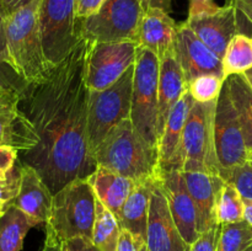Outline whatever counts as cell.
<instances>
[{
  "instance_id": "obj_1",
  "label": "cell",
  "mask_w": 252,
  "mask_h": 251,
  "mask_svg": "<svg viewBox=\"0 0 252 251\" xmlns=\"http://www.w3.org/2000/svg\"><path fill=\"white\" fill-rule=\"evenodd\" d=\"M88 46L89 39L81 37L44 80L27 86L21 101L39 143L22 152L20 162L33 167L53 194L74 180L89 179L97 169L88 135Z\"/></svg>"
},
{
  "instance_id": "obj_2",
  "label": "cell",
  "mask_w": 252,
  "mask_h": 251,
  "mask_svg": "<svg viewBox=\"0 0 252 251\" xmlns=\"http://www.w3.org/2000/svg\"><path fill=\"white\" fill-rule=\"evenodd\" d=\"M97 166L134 181L159 175V155L138 134L130 118L116 126L95 152Z\"/></svg>"
},
{
  "instance_id": "obj_3",
  "label": "cell",
  "mask_w": 252,
  "mask_h": 251,
  "mask_svg": "<svg viewBox=\"0 0 252 251\" xmlns=\"http://www.w3.org/2000/svg\"><path fill=\"white\" fill-rule=\"evenodd\" d=\"M42 0H32L4 17L11 65L29 85L44 80L51 66L46 61L39 32L38 14Z\"/></svg>"
},
{
  "instance_id": "obj_4",
  "label": "cell",
  "mask_w": 252,
  "mask_h": 251,
  "mask_svg": "<svg viewBox=\"0 0 252 251\" xmlns=\"http://www.w3.org/2000/svg\"><path fill=\"white\" fill-rule=\"evenodd\" d=\"M96 194L89 179H78L53 194L44 243L63 244L76 236L93 238Z\"/></svg>"
},
{
  "instance_id": "obj_5",
  "label": "cell",
  "mask_w": 252,
  "mask_h": 251,
  "mask_svg": "<svg viewBox=\"0 0 252 251\" xmlns=\"http://www.w3.org/2000/svg\"><path fill=\"white\" fill-rule=\"evenodd\" d=\"M216 110L217 100L211 102L194 101L192 105L182 137V171L211 175L220 172L214 134Z\"/></svg>"
},
{
  "instance_id": "obj_6",
  "label": "cell",
  "mask_w": 252,
  "mask_h": 251,
  "mask_svg": "<svg viewBox=\"0 0 252 251\" xmlns=\"http://www.w3.org/2000/svg\"><path fill=\"white\" fill-rule=\"evenodd\" d=\"M160 61L153 52L138 46L133 76L130 121L138 134L158 149V91Z\"/></svg>"
},
{
  "instance_id": "obj_7",
  "label": "cell",
  "mask_w": 252,
  "mask_h": 251,
  "mask_svg": "<svg viewBox=\"0 0 252 251\" xmlns=\"http://www.w3.org/2000/svg\"><path fill=\"white\" fill-rule=\"evenodd\" d=\"M134 65L113 85L100 91H89L88 135L91 152H95L108 133L122 121L130 118Z\"/></svg>"
},
{
  "instance_id": "obj_8",
  "label": "cell",
  "mask_w": 252,
  "mask_h": 251,
  "mask_svg": "<svg viewBox=\"0 0 252 251\" xmlns=\"http://www.w3.org/2000/svg\"><path fill=\"white\" fill-rule=\"evenodd\" d=\"M38 24L44 57L48 65L54 68L81 38L75 0H42Z\"/></svg>"
},
{
  "instance_id": "obj_9",
  "label": "cell",
  "mask_w": 252,
  "mask_h": 251,
  "mask_svg": "<svg viewBox=\"0 0 252 251\" xmlns=\"http://www.w3.org/2000/svg\"><path fill=\"white\" fill-rule=\"evenodd\" d=\"M143 14L139 0H106L98 11L79 20V33L91 42H135Z\"/></svg>"
},
{
  "instance_id": "obj_10",
  "label": "cell",
  "mask_w": 252,
  "mask_h": 251,
  "mask_svg": "<svg viewBox=\"0 0 252 251\" xmlns=\"http://www.w3.org/2000/svg\"><path fill=\"white\" fill-rule=\"evenodd\" d=\"M137 42H91L89 41L85 58V83L89 91L110 88L137 58Z\"/></svg>"
},
{
  "instance_id": "obj_11",
  "label": "cell",
  "mask_w": 252,
  "mask_h": 251,
  "mask_svg": "<svg viewBox=\"0 0 252 251\" xmlns=\"http://www.w3.org/2000/svg\"><path fill=\"white\" fill-rule=\"evenodd\" d=\"M214 134L220 170L241 166L249 162L250 153L246 147L243 128L226 80L217 98Z\"/></svg>"
},
{
  "instance_id": "obj_12",
  "label": "cell",
  "mask_w": 252,
  "mask_h": 251,
  "mask_svg": "<svg viewBox=\"0 0 252 251\" xmlns=\"http://www.w3.org/2000/svg\"><path fill=\"white\" fill-rule=\"evenodd\" d=\"M25 94L0 88V147L27 152L39 143V137L26 113L20 108Z\"/></svg>"
},
{
  "instance_id": "obj_13",
  "label": "cell",
  "mask_w": 252,
  "mask_h": 251,
  "mask_svg": "<svg viewBox=\"0 0 252 251\" xmlns=\"http://www.w3.org/2000/svg\"><path fill=\"white\" fill-rule=\"evenodd\" d=\"M148 251H189L170 212L169 203L157 177L150 197L147 228Z\"/></svg>"
},
{
  "instance_id": "obj_14",
  "label": "cell",
  "mask_w": 252,
  "mask_h": 251,
  "mask_svg": "<svg viewBox=\"0 0 252 251\" xmlns=\"http://www.w3.org/2000/svg\"><path fill=\"white\" fill-rule=\"evenodd\" d=\"M159 182L169 203L170 212L180 234L189 245L201 235L194 202L189 194L181 170L172 169L159 172Z\"/></svg>"
},
{
  "instance_id": "obj_15",
  "label": "cell",
  "mask_w": 252,
  "mask_h": 251,
  "mask_svg": "<svg viewBox=\"0 0 252 251\" xmlns=\"http://www.w3.org/2000/svg\"><path fill=\"white\" fill-rule=\"evenodd\" d=\"M238 14L235 5L228 1L217 11L189 17L185 22L207 47L223 59L231 39L240 33Z\"/></svg>"
},
{
  "instance_id": "obj_16",
  "label": "cell",
  "mask_w": 252,
  "mask_h": 251,
  "mask_svg": "<svg viewBox=\"0 0 252 251\" xmlns=\"http://www.w3.org/2000/svg\"><path fill=\"white\" fill-rule=\"evenodd\" d=\"M175 52L189 83L202 74L224 76L223 59L207 47L186 22L179 25Z\"/></svg>"
},
{
  "instance_id": "obj_17",
  "label": "cell",
  "mask_w": 252,
  "mask_h": 251,
  "mask_svg": "<svg viewBox=\"0 0 252 251\" xmlns=\"http://www.w3.org/2000/svg\"><path fill=\"white\" fill-rule=\"evenodd\" d=\"M193 102V97L187 90L170 112L164 132L158 143L159 172L172 169L182 171V137L189 112Z\"/></svg>"
},
{
  "instance_id": "obj_18",
  "label": "cell",
  "mask_w": 252,
  "mask_h": 251,
  "mask_svg": "<svg viewBox=\"0 0 252 251\" xmlns=\"http://www.w3.org/2000/svg\"><path fill=\"white\" fill-rule=\"evenodd\" d=\"M187 90H189V81L177 59L175 48H172L171 51L167 52L164 58L160 59L157 121L158 139H160L164 132L170 112Z\"/></svg>"
},
{
  "instance_id": "obj_19",
  "label": "cell",
  "mask_w": 252,
  "mask_h": 251,
  "mask_svg": "<svg viewBox=\"0 0 252 251\" xmlns=\"http://www.w3.org/2000/svg\"><path fill=\"white\" fill-rule=\"evenodd\" d=\"M53 193L41 175L30 165L20 162V188L14 206L21 209L34 225H42L48 220Z\"/></svg>"
},
{
  "instance_id": "obj_20",
  "label": "cell",
  "mask_w": 252,
  "mask_h": 251,
  "mask_svg": "<svg viewBox=\"0 0 252 251\" xmlns=\"http://www.w3.org/2000/svg\"><path fill=\"white\" fill-rule=\"evenodd\" d=\"M179 25L170 14L160 9L144 11L137 33V44L149 49L160 59L175 48Z\"/></svg>"
},
{
  "instance_id": "obj_21",
  "label": "cell",
  "mask_w": 252,
  "mask_h": 251,
  "mask_svg": "<svg viewBox=\"0 0 252 251\" xmlns=\"http://www.w3.org/2000/svg\"><path fill=\"white\" fill-rule=\"evenodd\" d=\"M186 186L194 202L198 218L199 234L217 225V196L224 180L219 175L207 172L182 171Z\"/></svg>"
},
{
  "instance_id": "obj_22",
  "label": "cell",
  "mask_w": 252,
  "mask_h": 251,
  "mask_svg": "<svg viewBox=\"0 0 252 251\" xmlns=\"http://www.w3.org/2000/svg\"><path fill=\"white\" fill-rule=\"evenodd\" d=\"M157 177L135 182L134 188L123 204L117 218L121 228L130 231L134 235L140 236L145 241H147L150 197H152L153 186Z\"/></svg>"
},
{
  "instance_id": "obj_23",
  "label": "cell",
  "mask_w": 252,
  "mask_h": 251,
  "mask_svg": "<svg viewBox=\"0 0 252 251\" xmlns=\"http://www.w3.org/2000/svg\"><path fill=\"white\" fill-rule=\"evenodd\" d=\"M89 181L93 186L96 198L117 218L137 182L102 166H97L95 172L89 177Z\"/></svg>"
},
{
  "instance_id": "obj_24",
  "label": "cell",
  "mask_w": 252,
  "mask_h": 251,
  "mask_svg": "<svg viewBox=\"0 0 252 251\" xmlns=\"http://www.w3.org/2000/svg\"><path fill=\"white\" fill-rule=\"evenodd\" d=\"M33 226L31 219L12 204L0 217V251H21L25 238Z\"/></svg>"
},
{
  "instance_id": "obj_25",
  "label": "cell",
  "mask_w": 252,
  "mask_h": 251,
  "mask_svg": "<svg viewBox=\"0 0 252 251\" xmlns=\"http://www.w3.org/2000/svg\"><path fill=\"white\" fill-rule=\"evenodd\" d=\"M229 93L238 112L239 121L244 132L246 147L252 153V89L241 74H235L226 79Z\"/></svg>"
},
{
  "instance_id": "obj_26",
  "label": "cell",
  "mask_w": 252,
  "mask_h": 251,
  "mask_svg": "<svg viewBox=\"0 0 252 251\" xmlns=\"http://www.w3.org/2000/svg\"><path fill=\"white\" fill-rule=\"evenodd\" d=\"M121 230L122 228L117 217L96 198L95 221L91 238L94 244L102 251H117Z\"/></svg>"
},
{
  "instance_id": "obj_27",
  "label": "cell",
  "mask_w": 252,
  "mask_h": 251,
  "mask_svg": "<svg viewBox=\"0 0 252 251\" xmlns=\"http://www.w3.org/2000/svg\"><path fill=\"white\" fill-rule=\"evenodd\" d=\"M252 68V37L238 33L226 48L223 57L225 79L235 74H244Z\"/></svg>"
},
{
  "instance_id": "obj_28",
  "label": "cell",
  "mask_w": 252,
  "mask_h": 251,
  "mask_svg": "<svg viewBox=\"0 0 252 251\" xmlns=\"http://www.w3.org/2000/svg\"><path fill=\"white\" fill-rule=\"evenodd\" d=\"M244 198L239 189L224 181L217 196L216 214L219 225L244 220Z\"/></svg>"
},
{
  "instance_id": "obj_29",
  "label": "cell",
  "mask_w": 252,
  "mask_h": 251,
  "mask_svg": "<svg viewBox=\"0 0 252 251\" xmlns=\"http://www.w3.org/2000/svg\"><path fill=\"white\" fill-rule=\"evenodd\" d=\"M252 244V226L244 219L221 224L217 251H245Z\"/></svg>"
},
{
  "instance_id": "obj_30",
  "label": "cell",
  "mask_w": 252,
  "mask_h": 251,
  "mask_svg": "<svg viewBox=\"0 0 252 251\" xmlns=\"http://www.w3.org/2000/svg\"><path fill=\"white\" fill-rule=\"evenodd\" d=\"M226 79L217 74H202L189 83V91L197 102H211L220 95Z\"/></svg>"
},
{
  "instance_id": "obj_31",
  "label": "cell",
  "mask_w": 252,
  "mask_h": 251,
  "mask_svg": "<svg viewBox=\"0 0 252 251\" xmlns=\"http://www.w3.org/2000/svg\"><path fill=\"white\" fill-rule=\"evenodd\" d=\"M219 176L224 181L234 185L243 198L252 199V162L249 161L241 166L220 170Z\"/></svg>"
},
{
  "instance_id": "obj_32",
  "label": "cell",
  "mask_w": 252,
  "mask_h": 251,
  "mask_svg": "<svg viewBox=\"0 0 252 251\" xmlns=\"http://www.w3.org/2000/svg\"><path fill=\"white\" fill-rule=\"evenodd\" d=\"M20 188V164L7 174L0 175V211L6 212L14 204Z\"/></svg>"
},
{
  "instance_id": "obj_33",
  "label": "cell",
  "mask_w": 252,
  "mask_h": 251,
  "mask_svg": "<svg viewBox=\"0 0 252 251\" xmlns=\"http://www.w3.org/2000/svg\"><path fill=\"white\" fill-rule=\"evenodd\" d=\"M29 84L17 74V71L6 62L0 61V88H10L26 93Z\"/></svg>"
},
{
  "instance_id": "obj_34",
  "label": "cell",
  "mask_w": 252,
  "mask_h": 251,
  "mask_svg": "<svg viewBox=\"0 0 252 251\" xmlns=\"http://www.w3.org/2000/svg\"><path fill=\"white\" fill-rule=\"evenodd\" d=\"M219 230H220V225L217 224V225L212 226L211 229L202 233L198 236V239L192 244L189 251H217Z\"/></svg>"
},
{
  "instance_id": "obj_35",
  "label": "cell",
  "mask_w": 252,
  "mask_h": 251,
  "mask_svg": "<svg viewBox=\"0 0 252 251\" xmlns=\"http://www.w3.org/2000/svg\"><path fill=\"white\" fill-rule=\"evenodd\" d=\"M117 251H148L147 241L126 229H122L120 240H118Z\"/></svg>"
},
{
  "instance_id": "obj_36",
  "label": "cell",
  "mask_w": 252,
  "mask_h": 251,
  "mask_svg": "<svg viewBox=\"0 0 252 251\" xmlns=\"http://www.w3.org/2000/svg\"><path fill=\"white\" fill-rule=\"evenodd\" d=\"M19 150L10 147H0V175L7 174L16 165Z\"/></svg>"
},
{
  "instance_id": "obj_37",
  "label": "cell",
  "mask_w": 252,
  "mask_h": 251,
  "mask_svg": "<svg viewBox=\"0 0 252 251\" xmlns=\"http://www.w3.org/2000/svg\"><path fill=\"white\" fill-rule=\"evenodd\" d=\"M65 251H102L94 244L91 239L85 236H76L62 244Z\"/></svg>"
},
{
  "instance_id": "obj_38",
  "label": "cell",
  "mask_w": 252,
  "mask_h": 251,
  "mask_svg": "<svg viewBox=\"0 0 252 251\" xmlns=\"http://www.w3.org/2000/svg\"><path fill=\"white\" fill-rule=\"evenodd\" d=\"M189 17L211 14L220 7L214 2V0H189Z\"/></svg>"
},
{
  "instance_id": "obj_39",
  "label": "cell",
  "mask_w": 252,
  "mask_h": 251,
  "mask_svg": "<svg viewBox=\"0 0 252 251\" xmlns=\"http://www.w3.org/2000/svg\"><path fill=\"white\" fill-rule=\"evenodd\" d=\"M106 0H75L76 17L78 20L86 19L98 11Z\"/></svg>"
},
{
  "instance_id": "obj_40",
  "label": "cell",
  "mask_w": 252,
  "mask_h": 251,
  "mask_svg": "<svg viewBox=\"0 0 252 251\" xmlns=\"http://www.w3.org/2000/svg\"><path fill=\"white\" fill-rule=\"evenodd\" d=\"M139 2L144 11L149 9H160L167 14L172 11L171 0H139Z\"/></svg>"
},
{
  "instance_id": "obj_41",
  "label": "cell",
  "mask_w": 252,
  "mask_h": 251,
  "mask_svg": "<svg viewBox=\"0 0 252 251\" xmlns=\"http://www.w3.org/2000/svg\"><path fill=\"white\" fill-rule=\"evenodd\" d=\"M0 61L6 62V63H9L10 65H11V61H10L9 51H7L6 36H5L4 16H0ZM12 68H14V66H12Z\"/></svg>"
},
{
  "instance_id": "obj_42",
  "label": "cell",
  "mask_w": 252,
  "mask_h": 251,
  "mask_svg": "<svg viewBox=\"0 0 252 251\" xmlns=\"http://www.w3.org/2000/svg\"><path fill=\"white\" fill-rule=\"evenodd\" d=\"M228 1L235 5L239 14L243 15L252 25V0H228Z\"/></svg>"
},
{
  "instance_id": "obj_43",
  "label": "cell",
  "mask_w": 252,
  "mask_h": 251,
  "mask_svg": "<svg viewBox=\"0 0 252 251\" xmlns=\"http://www.w3.org/2000/svg\"><path fill=\"white\" fill-rule=\"evenodd\" d=\"M0 1H1L5 16H7V15L12 14L16 10H19L20 7L25 6L29 2H31L32 0H0Z\"/></svg>"
},
{
  "instance_id": "obj_44",
  "label": "cell",
  "mask_w": 252,
  "mask_h": 251,
  "mask_svg": "<svg viewBox=\"0 0 252 251\" xmlns=\"http://www.w3.org/2000/svg\"><path fill=\"white\" fill-rule=\"evenodd\" d=\"M244 219L252 226V199L244 198Z\"/></svg>"
},
{
  "instance_id": "obj_45",
  "label": "cell",
  "mask_w": 252,
  "mask_h": 251,
  "mask_svg": "<svg viewBox=\"0 0 252 251\" xmlns=\"http://www.w3.org/2000/svg\"><path fill=\"white\" fill-rule=\"evenodd\" d=\"M42 251H65L62 244H51L44 243Z\"/></svg>"
},
{
  "instance_id": "obj_46",
  "label": "cell",
  "mask_w": 252,
  "mask_h": 251,
  "mask_svg": "<svg viewBox=\"0 0 252 251\" xmlns=\"http://www.w3.org/2000/svg\"><path fill=\"white\" fill-rule=\"evenodd\" d=\"M241 75L244 76V79L246 80V83H248L249 86L252 89V68L249 69V70H246L245 73L241 74Z\"/></svg>"
},
{
  "instance_id": "obj_47",
  "label": "cell",
  "mask_w": 252,
  "mask_h": 251,
  "mask_svg": "<svg viewBox=\"0 0 252 251\" xmlns=\"http://www.w3.org/2000/svg\"><path fill=\"white\" fill-rule=\"evenodd\" d=\"M0 16H4V17H5V14H4V9H2L1 1H0Z\"/></svg>"
},
{
  "instance_id": "obj_48",
  "label": "cell",
  "mask_w": 252,
  "mask_h": 251,
  "mask_svg": "<svg viewBox=\"0 0 252 251\" xmlns=\"http://www.w3.org/2000/svg\"><path fill=\"white\" fill-rule=\"evenodd\" d=\"M245 251H252V244H251V245L250 246H249V248L248 249H246V250Z\"/></svg>"
},
{
  "instance_id": "obj_49",
  "label": "cell",
  "mask_w": 252,
  "mask_h": 251,
  "mask_svg": "<svg viewBox=\"0 0 252 251\" xmlns=\"http://www.w3.org/2000/svg\"><path fill=\"white\" fill-rule=\"evenodd\" d=\"M249 161L252 162V153L250 154V157H249Z\"/></svg>"
},
{
  "instance_id": "obj_50",
  "label": "cell",
  "mask_w": 252,
  "mask_h": 251,
  "mask_svg": "<svg viewBox=\"0 0 252 251\" xmlns=\"http://www.w3.org/2000/svg\"><path fill=\"white\" fill-rule=\"evenodd\" d=\"M5 213V212H2V211H0V217H1L2 216V214H4Z\"/></svg>"
}]
</instances>
